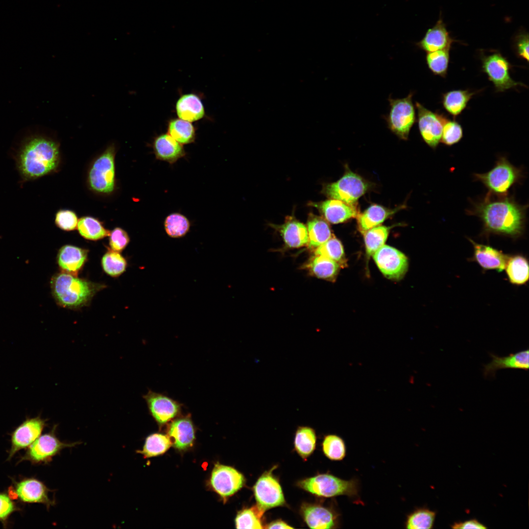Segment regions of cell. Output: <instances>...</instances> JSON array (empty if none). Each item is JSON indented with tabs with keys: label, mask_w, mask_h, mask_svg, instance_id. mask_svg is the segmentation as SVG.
I'll use <instances>...</instances> for the list:
<instances>
[{
	"label": "cell",
	"mask_w": 529,
	"mask_h": 529,
	"mask_svg": "<svg viewBox=\"0 0 529 529\" xmlns=\"http://www.w3.org/2000/svg\"><path fill=\"white\" fill-rule=\"evenodd\" d=\"M396 211V209L389 210L377 204L370 206L357 217L360 231L364 233L369 229L380 225Z\"/></svg>",
	"instance_id": "31"
},
{
	"label": "cell",
	"mask_w": 529,
	"mask_h": 529,
	"mask_svg": "<svg viewBox=\"0 0 529 529\" xmlns=\"http://www.w3.org/2000/svg\"><path fill=\"white\" fill-rule=\"evenodd\" d=\"M324 455L334 461L343 460L346 456V447L343 439L336 434L325 435L322 442Z\"/></svg>",
	"instance_id": "40"
},
{
	"label": "cell",
	"mask_w": 529,
	"mask_h": 529,
	"mask_svg": "<svg viewBox=\"0 0 529 529\" xmlns=\"http://www.w3.org/2000/svg\"><path fill=\"white\" fill-rule=\"evenodd\" d=\"M463 137V130L460 124L455 120L446 119L443 126L440 142L447 146L459 142Z\"/></svg>",
	"instance_id": "45"
},
{
	"label": "cell",
	"mask_w": 529,
	"mask_h": 529,
	"mask_svg": "<svg viewBox=\"0 0 529 529\" xmlns=\"http://www.w3.org/2000/svg\"><path fill=\"white\" fill-rule=\"evenodd\" d=\"M413 93L403 98H388L390 110L385 117L389 129L400 139L407 140L410 130L416 121L415 111L412 98Z\"/></svg>",
	"instance_id": "7"
},
{
	"label": "cell",
	"mask_w": 529,
	"mask_h": 529,
	"mask_svg": "<svg viewBox=\"0 0 529 529\" xmlns=\"http://www.w3.org/2000/svg\"><path fill=\"white\" fill-rule=\"evenodd\" d=\"M101 264L106 274L116 277L125 271L127 262L119 252L110 249L103 256Z\"/></svg>",
	"instance_id": "43"
},
{
	"label": "cell",
	"mask_w": 529,
	"mask_h": 529,
	"mask_svg": "<svg viewBox=\"0 0 529 529\" xmlns=\"http://www.w3.org/2000/svg\"><path fill=\"white\" fill-rule=\"evenodd\" d=\"M176 111L179 119L189 122L198 120L205 114L200 98L193 94L181 96L176 102Z\"/></svg>",
	"instance_id": "27"
},
{
	"label": "cell",
	"mask_w": 529,
	"mask_h": 529,
	"mask_svg": "<svg viewBox=\"0 0 529 529\" xmlns=\"http://www.w3.org/2000/svg\"><path fill=\"white\" fill-rule=\"evenodd\" d=\"M130 238L127 233L123 229L116 227L109 234V246L111 250L122 251L128 245Z\"/></svg>",
	"instance_id": "48"
},
{
	"label": "cell",
	"mask_w": 529,
	"mask_h": 529,
	"mask_svg": "<svg viewBox=\"0 0 529 529\" xmlns=\"http://www.w3.org/2000/svg\"><path fill=\"white\" fill-rule=\"evenodd\" d=\"M453 529H485L487 527L483 524L479 522L475 519H470L465 521L464 522H459L454 523L451 526Z\"/></svg>",
	"instance_id": "50"
},
{
	"label": "cell",
	"mask_w": 529,
	"mask_h": 529,
	"mask_svg": "<svg viewBox=\"0 0 529 529\" xmlns=\"http://www.w3.org/2000/svg\"><path fill=\"white\" fill-rule=\"evenodd\" d=\"M468 90L450 91L443 94L442 102L446 111L454 117L460 114L475 95Z\"/></svg>",
	"instance_id": "32"
},
{
	"label": "cell",
	"mask_w": 529,
	"mask_h": 529,
	"mask_svg": "<svg viewBox=\"0 0 529 529\" xmlns=\"http://www.w3.org/2000/svg\"><path fill=\"white\" fill-rule=\"evenodd\" d=\"M436 516V512L428 508L422 507L416 508L409 513L405 523V528L409 529H432Z\"/></svg>",
	"instance_id": "35"
},
{
	"label": "cell",
	"mask_w": 529,
	"mask_h": 529,
	"mask_svg": "<svg viewBox=\"0 0 529 529\" xmlns=\"http://www.w3.org/2000/svg\"><path fill=\"white\" fill-rule=\"evenodd\" d=\"M168 132L174 139L182 144L193 142L195 138V129L192 124L180 119L169 121Z\"/></svg>",
	"instance_id": "37"
},
{
	"label": "cell",
	"mask_w": 529,
	"mask_h": 529,
	"mask_svg": "<svg viewBox=\"0 0 529 529\" xmlns=\"http://www.w3.org/2000/svg\"><path fill=\"white\" fill-rule=\"evenodd\" d=\"M264 512L257 505L240 511L235 518L237 529H264L262 518Z\"/></svg>",
	"instance_id": "38"
},
{
	"label": "cell",
	"mask_w": 529,
	"mask_h": 529,
	"mask_svg": "<svg viewBox=\"0 0 529 529\" xmlns=\"http://www.w3.org/2000/svg\"><path fill=\"white\" fill-rule=\"evenodd\" d=\"M316 442L315 431L307 426L299 427L296 431L294 439V450L306 460L314 452Z\"/></svg>",
	"instance_id": "33"
},
{
	"label": "cell",
	"mask_w": 529,
	"mask_h": 529,
	"mask_svg": "<svg viewBox=\"0 0 529 529\" xmlns=\"http://www.w3.org/2000/svg\"><path fill=\"white\" fill-rule=\"evenodd\" d=\"M47 419L39 415L27 418L11 434V446L7 460H10L20 450L28 448L41 434L47 426Z\"/></svg>",
	"instance_id": "16"
},
{
	"label": "cell",
	"mask_w": 529,
	"mask_h": 529,
	"mask_svg": "<svg viewBox=\"0 0 529 529\" xmlns=\"http://www.w3.org/2000/svg\"><path fill=\"white\" fill-rule=\"evenodd\" d=\"M87 254L86 249L72 245H65L59 250L57 263L63 272L76 275L84 265Z\"/></svg>",
	"instance_id": "24"
},
{
	"label": "cell",
	"mask_w": 529,
	"mask_h": 529,
	"mask_svg": "<svg viewBox=\"0 0 529 529\" xmlns=\"http://www.w3.org/2000/svg\"><path fill=\"white\" fill-rule=\"evenodd\" d=\"M276 467L264 472L253 486L256 505L264 512L272 508L287 506L281 486L272 473Z\"/></svg>",
	"instance_id": "9"
},
{
	"label": "cell",
	"mask_w": 529,
	"mask_h": 529,
	"mask_svg": "<svg viewBox=\"0 0 529 529\" xmlns=\"http://www.w3.org/2000/svg\"><path fill=\"white\" fill-rule=\"evenodd\" d=\"M482 70L494 85L497 92H504L518 86L525 85L512 79L510 75L511 66L508 60L499 53H494L481 58Z\"/></svg>",
	"instance_id": "11"
},
{
	"label": "cell",
	"mask_w": 529,
	"mask_h": 529,
	"mask_svg": "<svg viewBox=\"0 0 529 529\" xmlns=\"http://www.w3.org/2000/svg\"><path fill=\"white\" fill-rule=\"evenodd\" d=\"M13 480V486L8 494L13 496L21 502L26 504L38 503L45 505L48 509L55 505L56 501L51 499L49 493L50 489L41 481L34 478H25L17 481Z\"/></svg>",
	"instance_id": "12"
},
{
	"label": "cell",
	"mask_w": 529,
	"mask_h": 529,
	"mask_svg": "<svg viewBox=\"0 0 529 529\" xmlns=\"http://www.w3.org/2000/svg\"><path fill=\"white\" fill-rule=\"evenodd\" d=\"M50 287L52 295L58 305L76 309L86 306L104 286L62 272L52 277Z\"/></svg>",
	"instance_id": "3"
},
{
	"label": "cell",
	"mask_w": 529,
	"mask_h": 529,
	"mask_svg": "<svg viewBox=\"0 0 529 529\" xmlns=\"http://www.w3.org/2000/svg\"><path fill=\"white\" fill-rule=\"evenodd\" d=\"M143 398L150 415L160 425L168 423L181 412L182 405L164 394L149 390Z\"/></svg>",
	"instance_id": "18"
},
{
	"label": "cell",
	"mask_w": 529,
	"mask_h": 529,
	"mask_svg": "<svg viewBox=\"0 0 529 529\" xmlns=\"http://www.w3.org/2000/svg\"><path fill=\"white\" fill-rule=\"evenodd\" d=\"M454 40L451 38L441 19L426 32L417 46L427 52L442 49H450Z\"/></svg>",
	"instance_id": "22"
},
{
	"label": "cell",
	"mask_w": 529,
	"mask_h": 529,
	"mask_svg": "<svg viewBox=\"0 0 529 529\" xmlns=\"http://www.w3.org/2000/svg\"><path fill=\"white\" fill-rule=\"evenodd\" d=\"M372 256L381 272L388 279L399 280L407 271V257L393 247L384 244Z\"/></svg>",
	"instance_id": "14"
},
{
	"label": "cell",
	"mask_w": 529,
	"mask_h": 529,
	"mask_svg": "<svg viewBox=\"0 0 529 529\" xmlns=\"http://www.w3.org/2000/svg\"><path fill=\"white\" fill-rule=\"evenodd\" d=\"M115 148L108 147L93 163L88 173V182L95 192L108 194L115 188Z\"/></svg>",
	"instance_id": "8"
},
{
	"label": "cell",
	"mask_w": 529,
	"mask_h": 529,
	"mask_svg": "<svg viewBox=\"0 0 529 529\" xmlns=\"http://www.w3.org/2000/svg\"><path fill=\"white\" fill-rule=\"evenodd\" d=\"M20 510L8 494L0 492V522L4 528L7 525L8 519L13 513Z\"/></svg>",
	"instance_id": "47"
},
{
	"label": "cell",
	"mask_w": 529,
	"mask_h": 529,
	"mask_svg": "<svg viewBox=\"0 0 529 529\" xmlns=\"http://www.w3.org/2000/svg\"><path fill=\"white\" fill-rule=\"evenodd\" d=\"M305 267L310 273L320 279L334 281L340 267L334 260L323 255H315L306 264Z\"/></svg>",
	"instance_id": "28"
},
{
	"label": "cell",
	"mask_w": 529,
	"mask_h": 529,
	"mask_svg": "<svg viewBox=\"0 0 529 529\" xmlns=\"http://www.w3.org/2000/svg\"><path fill=\"white\" fill-rule=\"evenodd\" d=\"M21 184L54 172L60 161L58 143L50 138L33 135L21 143L13 155Z\"/></svg>",
	"instance_id": "2"
},
{
	"label": "cell",
	"mask_w": 529,
	"mask_h": 529,
	"mask_svg": "<svg viewBox=\"0 0 529 529\" xmlns=\"http://www.w3.org/2000/svg\"><path fill=\"white\" fill-rule=\"evenodd\" d=\"M303 519L314 529H337L340 526V513L333 506L304 502L300 508Z\"/></svg>",
	"instance_id": "13"
},
{
	"label": "cell",
	"mask_w": 529,
	"mask_h": 529,
	"mask_svg": "<svg viewBox=\"0 0 529 529\" xmlns=\"http://www.w3.org/2000/svg\"><path fill=\"white\" fill-rule=\"evenodd\" d=\"M153 149L157 160L170 164L175 163L186 155L182 144L168 133L161 134L155 138Z\"/></svg>",
	"instance_id": "23"
},
{
	"label": "cell",
	"mask_w": 529,
	"mask_h": 529,
	"mask_svg": "<svg viewBox=\"0 0 529 529\" xmlns=\"http://www.w3.org/2000/svg\"><path fill=\"white\" fill-rule=\"evenodd\" d=\"M527 209V206L519 204L512 197L494 198L487 193L468 213L481 220L485 234L517 238L524 231Z\"/></svg>",
	"instance_id": "1"
},
{
	"label": "cell",
	"mask_w": 529,
	"mask_h": 529,
	"mask_svg": "<svg viewBox=\"0 0 529 529\" xmlns=\"http://www.w3.org/2000/svg\"><path fill=\"white\" fill-rule=\"evenodd\" d=\"M468 240L473 247L472 261L485 270L501 272L504 270L508 255L490 245L478 243L471 239Z\"/></svg>",
	"instance_id": "19"
},
{
	"label": "cell",
	"mask_w": 529,
	"mask_h": 529,
	"mask_svg": "<svg viewBox=\"0 0 529 529\" xmlns=\"http://www.w3.org/2000/svg\"><path fill=\"white\" fill-rule=\"evenodd\" d=\"M505 269L508 279L512 284L521 286L528 282L529 262L524 255L515 254L508 256Z\"/></svg>",
	"instance_id": "29"
},
{
	"label": "cell",
	"mask_w": 529,
	"mask_h": 529,
	"mask_svg": "<svg viewBox=\"0 0 529 529\" xmlns=\"http://www.w3.org/2000/svg\"><path fill=\"white\" fill-rule=\"evenodd\" d=\"M368 188L367 183L362 177L348 171L337 182L326 185L324 192L332 199L355 204L367 191Z\"/></svg>",
	"instance_id": "10"
},
{
	"label": "cell",
	"mask_w": 529,
	"mask_h": 529,
	"mask_svg": "<svg viewBox=\"0 0 529 529\" xmlns=\"http://www.w3.org/2000/svg\"><path fill=\"white\" fill-rule=\"evenodd\" d=\"M168 432L169 437L173 439L174 447L179 450L192 446L195 439L194 426L188 415L173 421L169 426Z\"/></svg>",
	"instance_id": "25"
},
{
	"label": "cell",
	"mask_w": 529,
	"mask_h": 529,
	"mask_svg": "<svg viewBox=\"0 0 529 529\" xmlns=\"http://www.w3.org/2000/svg\"><path fill=\"white\" fill-rule=\"evenodd\" d=\"M171 444L168 436L161 433H153L146 437L142 450H138L137 452L142 454L144 458L155 457L166 452Z\"/></svg>",
	"instance_id": "36"
},
{
	"label": "cell",
	"mask_w": 529,
	"mask_h": 529,
	"mask_svg": "<svg viewBox=\"0 0 529 529\" xmlns=\"http://www.w3.org/2000/svg\"><path fill=\"white\" fill-rule=\"evenodd\" d=\"M523 176L521 169L513 166L505 157H499L489 171L474 174L475 179L488 190V193L498 196L506 195L509 190L519 182Z\"/></svg>",
	"instance_id": "5"
},
{
	"label": "cell",
	"mask_w": 529,
	"mask_h": 529,
	"mask_svg": "<svg viewBox=\"0 0 529 529\" xmlns=\"http://www.w3.org/2000/svg\"><path fill=\"white\" fill-rule=\"evenodd\" d=\"M492 360L483 365V374L485 377L495 376L497 371L502 369H520L528 370L529 367V350L512 353L507 356L500 357L490 354Z\"/></svg>",
	"instance_id": "20"
},
{
	"label": "cell",
	"mask_w": 529,
	"mask_h": 529,
	"mask_svg": "<svg viewBox=\"0 0 529 529\" xmlns=\"http://www.w3.org/2000/svg\"><path fill=\"white\" fill-rule=\"evenodd\" d=\"M78 218L76 214L69 210H60L55 214V223L61 229L70 231L77 228Z\"/></svg>",
	"instance_id": "46"
},
{
	"label": "cell",
	"mask_w": 529,
	"mask_h": 529,
	"mask_svg": "<svg viewBox=\"0 0 529 529\" xmlns=\"http://www.w3.org/2000/svg\"><path fill=\"white\" fill-rule=\"evenodd\" d=\"M450 49L427 52L426 60L428 68L435 75L444 77L447 72Z\"/></svg>",
	"instance_id": "44"
},
{
	"label": "cell",
	"mask_w": 529,
	"mask_h": 529,
	"mask_svg": "<svg viewBox=\"0 0 529 529\" xmlns=\"http://www.w3.org/2000/svg\"><path fill=\"white\" fill-rule=\"evenodd\" d=\"M516 53L520 58L529 61V35L528 33H521L515 38L514 41Z\"/></svg>",
	"instance_id": "49"
},
{
	"label": "cell",
	"mask_w": 529,
	"mask_h": 529,
	"mask_svg": "<svg viewBox=\"0 0 529 529\" xmlns=\"http://www.w3.org/2000/svg\"><path fill=\"white\" fill-rule=\"evenodd\" d=\"M389 230V227L379 225L363 233L366 250L368 256H372L385 244Z\"/></svg>",
	"instance_id": "41"
},
{
	"label": "cell",
	"mask_w": 529,
	"mask_h": 529,
	"mask_svg": "<svg viewBox=\"0 0 529 529\" xmlns=\"http://www.w3.org/2000/svg\"><path fill=\"white\" fill-rule=\"evenodd\" d=\"M264 529H293V527H291L286 522H284L282 520L278 519L274 520L269 523L266 524L264 527Z\"/></svg>",
	"instance_id": "51"
},
{
	"label": "cell",
	"mask_w": 529,
	"mask_h": 529,
	"mask_svg": "<svg viewBox=\"0 0 529 529\" xmlns=\"http://www.w3.org/2000/svg\"><path fill=\"white\" fill-rule=\"evenodd\" d=\"M245 479L242 474L233 467L215 464L210 479L212 488L223 498L233 495L244 485Z\"/></svg>",
	"instance_id": "15"
},
{
	"label": "cell",
	"mask_w": 529,
	"mask_h": 529,
	"mask_svg": "<svg viewBox=\"0 0 529 529\" xmlns=\"http://www.w3.org/2000/svg\"><path fill=\"white\" fill-rule=\"evenodd\" d=\"M313 205L319 209L327 222L333 224L344 222L359 214L354 204L337 199H329Z\"/></svg>",
	"instance_id": "21"
},
{
	"label": "cell",
	"mask_w": 529,
	"mask_h": 529,
	"mask_svg": "<svg viewBox=\"0 0 529 529\" xmlns=\"http://www.w3.org/2000/svg\"><path fill=\"white\" fill-rule=\"evenodd\" d=\"M164 228L167 234L172 238H179L189 231L191 223L188 218L179 213L168 215L164 220Z\"/></svg>",
	"instance_id": "39"
},
{
	"label": "cell",
	"mask_w": 529,
	"mask_h": 529,
	"mask_svg": "<svg viewBox=\"0 0 529 529\" xmlns=\"http://www.w3.org/2000/svg\"><path fill=\"white\" fill-rule=\"evenodd\" d=\"M56 429L57 425H55L49 432L41 435L28 447L18 463L27 460L34 464H47L63 449L73 447L81 443L61 441L56 436Z\"/></svg>",
	"instance_id": "6"
},
{
	"label": "cell",
	"mask_w": 529,
	"mask_h": 529,
	"mask_svg": "<svg viewBox=\"0 0 529 529\" xmlns=\"http://www.w3.org/2000/svg\"><path fill=\"white\" fill-rule=\"evenodd\" d=\"M308 245L316 248L328 240L333 235L328 222L321 216L310 215L307 222Z\"/></svg>",
	"instance_id": "30"
},
{
	"label": "cell",
	"mask_w": 529,
	"mask_h": 529,
	"mask_svg": "<svg viewBox=\"0 0 529 529\" xmlns=\"http://www.w3.org/2000/svg\"><path fill=\"white\" fill-rule=\"evenodd\" d=\"M417 122L420 135L430 147L435 149L440 142L444 122L446 117L435 113L416 102Z\"/></svg>",
	"instance_id": "17"
},
{
	"label": "cell",
	"mask_w": 529,
	"mask_h": 529,
	"mask_svg": "<svg viewBox=\"0 0 529 529\" xmlns=\"http://www.w3.org/2000/svg\"><path fill=\"white\" fill-rule=\"evenodd\" d=\"M77 228L83 238L92 240L102 239L109 236L110 233L99 220L89 216L79 218Z\"/></svg>",
	"instance_id": "34"
},
{
	"label": "cell",
	"mask_w": 529,
	"mask_h": 529,
	"mask_svg": "<svg viewBox=\"0 0 529 529\" xmlns=\"http://www.w3.org/2000/svg\"><path fill=\"white\" fill-rule=\"evenodd\" d=\"M315 255L326 256L345 266L346 261L343 245L334 235L326 242L315 248Z\"/></svg>",
	"instance_id": "42"
},
{
	"label": "cell",
	"mask_w": 529,
	"mask_h": 529,
	"mask_svg": "<svg viewBox=\"0 0 529 529\" xmlns=\"http://www.w3.org/2000/svg\"><path fill=\"white\" fill-rule=\"evenodd\" d=\"M296 485L319 497L346 496L353 500L359 499L360 482L356 478L345 480L329 473L319 474L298 481Z\"/></svg>",
	"instance_id": "4"
},
{
	"label": "cell",
	"mask_w": 529,
	"mask_h": 529,
	"mask_svg": "<svg viewBox=\"0 0 529 529\" xmlns=\"http://www.w3.org/2000/svg\"><path fill=\"white\" fill-rule=\"evenodd\" d=\"M280 232L285 244L289 248H297L308 244L307 227L293 217L287 218Z\"/></svg>",
	"instance_id": "26"
}]
</instances>
